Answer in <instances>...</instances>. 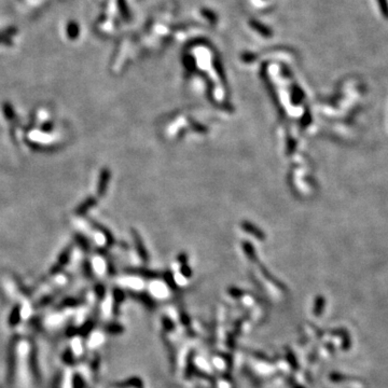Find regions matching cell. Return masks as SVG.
<instances>
[{
	"instance_id": "1",
	"label": "cell",
	"mask_w": 388,
	"mask_h": 388,
	"mask_svg": "<svg viewBox=\"0 0 388 388\" xmlns=\"http://www.w3.org/2000/svg\"><path fill=\"white\" fill-rule=\"evenodd\" d=\"M378 3L380 5V9H381V12H382L383 16L388 18V1L387 0H378Z\"/></svg>"
}]
</instances>
